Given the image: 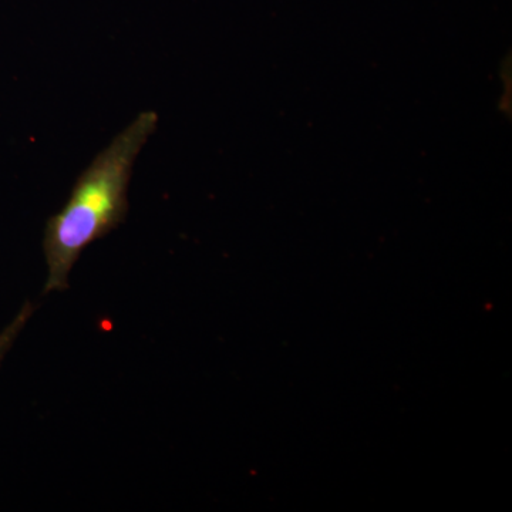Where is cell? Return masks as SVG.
<instances>
[{
    "label": "cell",
    "instance_id": "obj_1",
    "mask_svg": "<svg viewBox=\"0 0 512 512\" xmlns=\"http://www.w3.org/2000/svg\"><path fill=\"white\" fill-rule=\"evenodd\" d=\"M158 120L153 110L138 114L79 175L69 200L47 221L45 295L66 291L70 272L84 249L126 221L134 163L157 130Z\"/></svg>",
    "mask_w": 512,
    "mask_h": 512
},
{
    "label": "cell",
    "instance_id": "obj_2",
    "mask_svg": "<svg viewBox=\"0 0 512 512\" xmlns=\"http://www.w3.org/2000/svg\"><path fill=\"white\" fill-rule=\"evenodd\" d=\"M33 313H35V306L30 302H26L25 305L20 308L18 315L12 319V322L6 325L5 329L0 330V366L5 362L6 356H8V353L12 350L20 333H22L23 329L28 325Z\"/></svg>",
    "mask_w": 512,
    "mask_h": 512
}]
</instances>
